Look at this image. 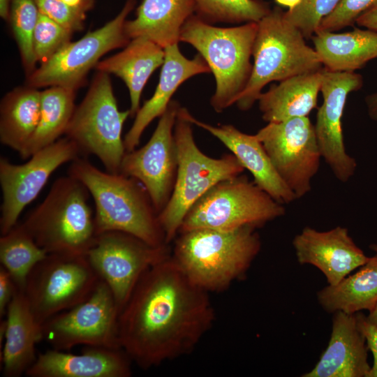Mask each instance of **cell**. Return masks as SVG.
<instances>
[{"label": "cell", "mask_w": 377, "mask_h": 377, "mask_svg": "<svg viewBox=\"0 0 377 377\" xmlns=\"http://www.w3.org/2000/svg\"><path fill=\"white\" fill-rule=\"evenodd\" d=\"M209 293L171 255L140 278L119 316L121 348L142 369L188 355L212 327Z\"/></svg>", "instance_id": "6da1fadb"}, {"label": "cell", "mask_w": 377, "mask_h": 377, "mask_svg": "<svg viewBox=\"0 0 377 377\" xmlns=\"http://www.w3.org/2000/svg\"><path fill=\"white\" fill-rule=\"evenodd\" d=\"M257 228L194 229L178 234L171 257L195 285L210 292L226 290L244 277L261 249Z\"/></svg>", "instance_id": "7a4b0ae2"}, {"label": "cell", "mask_w": 377, "mask_h": 377, "mask_svg": "<svg viewBox=\"0 0 377 377\" xmlns=\"http://www.w3.org/2000/svg\"><path fill=\"white\" fill-rule=\"evenodd\" d=\"M68 175L81 182L93 198L97 235L120 231L154 246L168 244L150 197L137 179L103 171L80 156L71 162Z\"/></svg>", "instance_id": "3957f363"}, {"label": "cell", "mask_w": 377, "mask_h": 377, "mask_svg": "<svg viewBox=\"0 0 377 377\" xmlns=\"http://www.w3.org/2000/svg\"><path fill=\"white\" fill-rule=\"evenodd\" d=\"M89 195L78 179L60 177L22 223L47 253L87 255L97 237Z\"/></svg>", "instance_id": "277c9868"}, {"label": "cell", "mask_w": 377, "mask_h": 377, "mask_svg": "<svg viewBox=\"0 0 377 377\" xmlns=\"http://www.w3.org/2000/svg\"><path fill=\"white\" fill-rule=\"evenodd\" d=\"M257 31L258 22L217 27L194 15L182 29L179 41L194 47L214 75L216 90L210 103L217 112L236 103L249 80Z\"/></svg>", "instance_id": "5b68a950"}, {"label": "cell", "mask_w": 377, "mask_h": 377, "mask_svg": "<svg viewBox=\"0 0 377 377\" xmlns=\"http://www.w3.org/2000/svg\"><path fill=\"white\" fill-rule=\"evenodd\" d=\"M188 114V110L179 108L174 127L178 154L175 182L169 201L158 215L168 244L179 234L188 211L205 193L245 170L232 154L219 158L204 154L195 141Z\"/></svg>", "instance_id": "8992f818"}, {"label": "cell", "mask_w": 377, "mask_h": 377, "mask_svg": "<svg viewBox=\"0 0 377 377\" xmlns=\"http://www.w3.org/2000/svg\"><path fill=\"white\" fill-rule=\"evenodd\" d=\"M283 13L274 7L258 22L251 74L235 103L241 110L253 106L267 84L323 68L314 48Z\"/></svg>", "instance_id": "52a82bcc"}, {"label": "cell", "mask_w": 377, "mask_h": 377, "mask_svg": "<svg viewBox=\"0 0 377 377\" xmlns=\"http://www.w3.org/2000/svg\"><path fill=\"white\" fill-rule=\"evenodd\" d=\"M283 205L244 175L221 181L188 211L179 232L194 229L231 230L246 226L261 228L283 216Z\"/></svg>", "instance_id": "ba28073f"}, {"label": "cell", "mask_w": 377, "mask_h": 377, "mask_svg": "<svg viewBox=\"0 0 377 377\" xmlns=\"http://www.w3.org/2000/svg\"><path fill=\"white\" fill-rule=\"evenodd\" d=\"M130 110L120 111L109 75L99 72L82 101L75 107L65 132L80 154L96 156L106 171L119 173L126 152L121 138Z\"/></svg>", "instance_id": "9c48e42d"}, {"label": "cell", "mask_w": 377, "mask_h": 377, "mask_svg": "<svg viewBox=\"0 0 377 377\" xmlns=\"http://www.w3.org/2000/svg\"><path fill=\"white\" fill-rule=\"evenodd\" d=\"M99 281L86 255L48 253L29 273L24 293L43 325L85 300Z\"/></svg>", "instance_id": "30bf717a"}, {"label": "cell", "mask_w": 377, "mask_h": 377, "mask_svg": "<svg viewBox=\"0 0 377 377\" xmlns=\"http://www.w3.org/2000/svg\"><path fill=\"white\" fill-rule=\"evenodd\" d=\"M119 313L111 290L100 279L85 300L42 325L43 340L59 350H70L77 345L121 349Z\"/></svg>", "instance_id": "8fae6325"}, {"label": "cell", "mask_w": 377, "mask_h": 377, "mask_svg": "<svg viewBox=\"0 0 377 377\" xmlns=\"http://www.w3.org/2000/svg\"><path fill=\"white\" fill-rule=\"evenodd\" d=\"M135 4V0H127L113 20L80 40L68 43L31 73L29 86L36 89L59 86L75 91L102 56L130 42L124 24Z\"/></svg>", "instance_id": "7c38bea8"}, {"label": "cell", "mask_w": 377, "mask_h": 377, "mask_svg": "<svg viewBox=\"0 0 377 377\" xmlns=\"http://www.w3.org/2000/svg\"><path fill=\"white\" fill-rule=\"evenodd\" d=\"M170 255L169 244L154 246L126 232L108 231L97 235L86 256L121 311L143 274Z\"/></svg>", "instance_id": "4fadbf2b"}, {"label": "cell", "mask_w": 377, "mask_h": 377, "mask_svg": "<svg viewBox=\"0 0 377 377\" xmlns=\"http://www.w3.org/2000/svg\"><path fill=\"white\" fill-rule=\"evenodd\" d=\"M276 170L297 199L311 189L321 151L314 125L308 117L270 122L256 134Z\"/></svg>", "instance_id": "5bb4252c"}, {"label": "cell", "mask_w": 377, "mask_h": 377, "mask_svg": "<svg viewBox=\"0 0 377 377\" xmlns=\"http://www.w3.org/2000/svg\"><path fill=\"white\" fill-rule=\"evenodd\" d=\"M80 154L77 145L65 137L36 151L23 164L0 158L1 235L17 223L24 209L39 195L52 174Z\"/></svg>", "instance_id": "9a60e30c"}, {"label": "cell", "mask_w": 377, "mask_h": 377, "mask_svg": "<svg viewBox=\"0 0 377 377\" xmlns=\"http://www.w3.org/2000/svg\"><path fill=\"white\" fill-rule=\"evenodd\" d=\"M179 108L171 101L149 141L126 151L120 165L119 173L143 185L158 215L169 201L175 182L178 154L174 127Z\"/></svg>", "instance_id": "2e32d148"}, {"label": "cell", "mask_w": 377, "mask_h": 377, "mask_svg": "<svg viewBox=\"0 0 377 377\" xmlns=\"http://www.w3.org/2000/svg\"><path fill=\"white\" fill-rule=\"evenodd\" d=\"M362 85L360 74L323 70L320 87L323 101L317 112L315 132L322 158L336 178L343 183L353 175L357 163L346 150L342 117L348 95Z\"/></svg>", "instance_id": "e0dca14e"}, {"label": "cell", "mask_w": 377, "mask_h": 377, "mask_svg": "<svg viewBox=\"0 0 377 377\" xmlns=\"http://www.w3.org/2000/svg\"><path fill=\"white\" fill-rule=\"evenodd\" d=\"M299 263L317 267L328 285H335L369 259L354 242L346 228L318 231L306 226L293 240Z\"/></svg>", "instance_id": "ac0fdd59"}, {"label": "cell", "mask_w": 377, "mask_h": 377, "mask_svg": "<svg viewBox=\"0 0 377 377\" xmlns=\"http://www.w3.org/2000/svg\"><path fill=\"white\" fill-rule=\"evenodd\" d=\"M131 359L122 349L87 346L82 354L52 348L38 355L29 377H128Z\"/></svg>", "instance_id": "d6986e66"}, {"label": "cell", "mask_w": 377, "mask_h": 377, "mask_svg": "<svg viewBox=\"0 0 377 377\" xmlns=\"http://www.w3.org/2000/svg\"><path fill=\"white\" fill-rule=\"evenodd\" d=\"M193 124L219 140L253 177V182L278 202L284 205L297 200L295 195L276 170L269 155L256 135L244 133L232 125L214 126L193 117Z\"/></svg>", "instance_id": "ffe728a7"}, {"label": "cell", "mask_w": 377, "mask_h": 377, "mask_svg": "<svg viewBox=\"0 0 377 377\" xmlns=\"http://www.w3.org/2000/svg\"><path fill=\"white\" fill-rule=\"evenodd\" d=\"M328 345L318 362L302 377H367L371 368L366 340L355 313H333Z\"/></svg>", "instance_id": "44dd1931"}, {"label": "cell", "mask_w": 377, "mask_h": 377, "mask_svg": "<svg viewBox=\"0 0 377 377\" xmlns=\"http://www.w3.org/2000/svg\"><path fill=\"white\" fill-rule=\"evenodd\" d=\"M164 51V62L156 90L139 109L124 138L126 151L136 149L145 128L155 118L164 113L172 95L184 82L195 75L211 72L200 54L188 59L181 53L178 43L166 47Z\"/></svg>", "instance_id": "7402d4cb"}, {"label": "cell", "mask_w": 377, "mask_h": 377, "mask_svg": "<svg viewBox=\"0 0 377 377\" xmlns=\"http://www.w3.org/2000/svg\"><path fill=\"white\" fill-rule=\"evenodd\" d=\"M4 345L1 352L3 374L19 377L35 362L36 346L43 340L42 325L36 319L24 295L18 290L8 306Z\"/></svg>", "instance_id": "603a6c76"}, {"label": "cell", "mask_w": 377, "mask_h": 377, "mask_svg": "<svg viewBox=\"0 0 377 377\" xmlns=\"http://www.w3.org/2000/svg\"><path fill=\"white\" fill-rule=\"evenodd\" d=\"M193 0H143L136 17L126 20V35L147 38L162 48L179 42L182 29L193 15Z\"/></svg>", "instance_id": "cb8c5ba5"}, {"label": "cell", "mask_w": 377, "mask_h": 377, "mask_svg": "<svg viewBox=\"0 0 377 377\" xmlns=\"http://www.w3.org/2000/svg\"><path fill=\"white\" fill-rule=\"evenodd\" d=\"M164 49L151 40L138 37L131 40L119 53L98 61L99 72L114 74L125 82L130 94L131 116L140 109L142 91L152 73L163 65Z\"/></svg>", "instance_id": "d4e9b609"}, {"label": "cell", "mask_w": 377, "mask_h": 377, "mask_svg": "<svg viewBox=\"0 0 377 377\" xmlns=\"http://www.w3.org/2000/svg\"><path fill=\"white\" fill-rule=\"evenodd\" d=\"M323 70L324 68L288 77L261 93L258 101L264 121L279 122L308 117L317 107Z\"/></svg>", "instance_id": "484cf974"}, {"label": "cell", "mask_w": 377, "mask_h": 377, "mask_svg": "<svg viewBox=\"0 0 377 377\" xmlns=\"http://www.w3.org/2000/svg\"><path fill=\"white\" fill-rule=\"evenodd\" d=\"M311 39L327 71L354 72L377 58L376 31L359 28L344 33L318 30Z\"/></svg>", "instance_id": "4316f807"}, {"label": "cell", "mask_w": 377, "mask_h": 377, "mask_svg": "<svg viewBox=\"0 0 377 377\" xmlns=\"http://www.w3.org/2000/svg\"><path fill=\"white\" fill-rule=\"evenodd\" d=\"M41 91L27 87L8 93L0 107V141L22 158L38 126Z\"/></svg>", "instance_id": "83f0119b"}, {"label": "cell", "mask_w": 377, "mask_h": 377, "mask_svg": "<svg viewBox=\"0 0 377 377\" xmlns=\"http://www.w3.org/2000/svg\"><path fill=\"white\" fill-rule=\"evenodd\" d=\"M317 299L328 313H355L370 311L377 304V253L355 274L335 285H327L317 293Z\"/></svg>", "instance_id": "f1b7e54d"}, {"label": "cell", "mask_w": 377, "mask_h": 377, "mask_svg": "<svg viewBox=\"0 0 377 377\" xmlns=\"http://www.w3.org/2000/svg\"><path fill=\"white\" fill-rule=\"evenodd\" d=\"M75 90L52 86L41 91L40 120L22 159L54 143L65 134L75 106Z\"/></svg>", "instance_id": "f546056e"}, {"label": "cell", "mask_w": 377, "mask_h": 377, "mask_svg": "<svg viewBox=\"0 0 377 377\" xmlns=\"http://www.w3.org/2000/svg\"><path fill=\"white\" fill-rule=\"evenodd\" d=\"M48 253L39 246L22 223H17L0 237V261L20 290L24 292L28 276Z\"/></svg>", "instance_id": "4dcf8cb0"}, {"label": "cell", "mask_w": 377, "mask_h": 377, "mask_svg": "<svg viewBox=\"0 0 377 377\" xmlns=\"http://www.w3.org/2000/svg\"><path fill=\"white\" fill-rule=\"evenodd\" d=\"M193 1L196 15L208 23L258 22L271 10L262 0Z\"/></svg>", "instance_id": "1f68e13d"}, {"label": "cell", "mask_w": 377, "mask_h": 377, "mask_svg": "<svg viewBox=\"0 0 377 377\" xmlns=\"http://www.w3.org/2000/svg\"><path fill=\"white\" fill-rule=\"evenodd\" d=\"M39 10L36 0H12L10 20L23 64L27 71H34L36 60L33 35Z\"/></svg>", "instance_id": "d6a6232c"}, {"label": "cell", "mask_w": 377, "mask_h": 377, "mask_svg": "<svg viewBox=\"0 0 377 377\" xmlns=\"http://www.w3.org/2000/svg\"><path fill=\"white\" fill-rule=\"evenodd\" d=\"M72 32L39 13L33 35L36 62L45 63L71 42Z\"/></svg>", "instance_id": "836d02e7"}, {"label": "cell", "mask_w": 377, "mask_h": 377, "mask_svg": "<svg viewBox=\"0 0 377 377\" xmlns=\"http://www.w3.org/2000/svg\"><path fill=\"white\" fill-rule=\"evenodd\" d=\"M340 0H302L293 9L283 13L284 18L297 28L305 38H311L322 20L337 6Z\"/></svg>", "instance_id": "e575fe53"}, {"label": "cell", "mask_w": 377, "mask_h": 377, "mask_svg": "<svg viewBox=\"0 0 377 377\" xmlns=\"http://www.w3.org/2000/svg\"><path fill=\"white\" fill-rule=\"evenodd\" d=\"M39 12L59 24L71 32L83 29L86 12L93 6L89 0L80 6L72 7L62 0H36Z\"/></svg>", "instance_id": "d590c367"}, {"label": "cell", "mask_w": 377, "mask_h": 377, "mask_svg": "<svg viewBox=\"0 0 377 377\" xmlns=\"http://www.w3.org/2000/svg\"><path fill=\"white\" fill-rule=\"evenodd\" d=\"M376 2L377 0H340L335 9L322 20L318 30L334 31L353 25Z\"/></svg>", "instance_id": "8d00e7d4"}, {"label": "cell", "mask_w": 377, "mask_h": 377, "mask_svg": "<svg viewBox=\"0 0 377 377\" xmlns=\"http://www.w3.org/2000/svg\"><path fill=\"white\" fill-rule=\"evenodd\" d=\"M355 316L357 327L365 338L368 350L374 356V364L367 377H377V328L360 311L355 313Z\"/></svg>", "instance_id": "74e56055"}, {"label": "cell", "mask_w": 377, "mask_h": 377, "mask_svg": "<svg viewBox=\"0 0 377 377\" xmlns=\"http://www.w3.org/2000/svg\"><path fill=\"white\" fill-rule=\"evenodd\" d=\"M19 289L9 272L2 266L0 267V316L6 314L11 300Z\"/></svg>", "instance_id": "f35d334b"}, {"label": "cell", "mask_w": 377, "mask_h": 377, "mask_svg": "<svg viewBox=\"0 0 377 377\" xmlns=\"http://www.w3.org/2000/svg\"><path fill=\"white\" fill-rule=\"evenodd\" d=\"M355 23L360 27L377 31V2L363 13Z\"/></svg>", "instance_id": "ab89813d"}, {"label": "cell", "mask_w": 377, "mask_h": 377, "mask_svg": "<svg viewBox=\"0 0 377 377\" xmlns=\"http://www.w3.org/2000/svg\"><path fill=\"white\" fill-rule=\"evenodd\" d=\"M369 117L377 120V93L372 94L366 98Z\"/></svg>", "instance_id": "60d3db41"}, {"label": "cell", "mask_w": 377, "mask_h": 377, "mask_svg": "<svg viewBox=\"0 0 377 377\" xmlns=\"http://www.w3.org/2000/svg\"><path fill=\"white\" fill-rule=\"evenodd\" d=\"M12 0H0V15L6 20L10 17Z\"/></svg>", "instance_id": "b9f144b4"}, {"label": "cell", "mask_w": 377, "mask_h": 377, "mask_svg": "<svg viewBox=\"0 0 377 377\" xmlns=\"http://www.w3.org/2000/svg\"><path fill=\"white\" fill-rule=\"evenodd\" d=\"M276 2L283 6H286L288 9H293L297 7L302 0H275Z\"/></svg>", "instance_id": "7bdbcfd3"}, {"label": "cell", "mask_w": 377, "mask_h": 377, "mask_svg": "<svg viewBox=\"0 0 377 377\" xmlns=\"http://www.w3.org/2000/svg\"><path fill=\"white\" fill-rule=\"evenodd\" d=\"M370 322L377 328V304L372 310L369 311L367 316Z\"/></svg>", "instance_id": "ee69618b"}, {"label": "cell", "mask_w": 377, "mask_h": 377, "mask_svg": "<svg viewBox=\"0 0 377 377\" xmlns=\"http://www.w3.org/2000/svg\"><path fill=\"white\" fill-rule=\"evenodd\" d=\"M64 3L72 7H77L83 5L89 0H62Z\"/></svg>", "instance_id": "f6af8a7d"}, {"label": "cell", "mask_w": 377, "mask_h": 377, "mask_svg": "<svg viewBox=\"0 0 377 377\" xmlns=\"http://www.w3.org/2000/svg\"><path fill=\"white\" fill-rule=\"evenodd\" d=\"M371 250L375 251L377 253V243L373 244L370 246Z\"/></svg>", "instance_id": "bcb514c9"}]
</instances>
